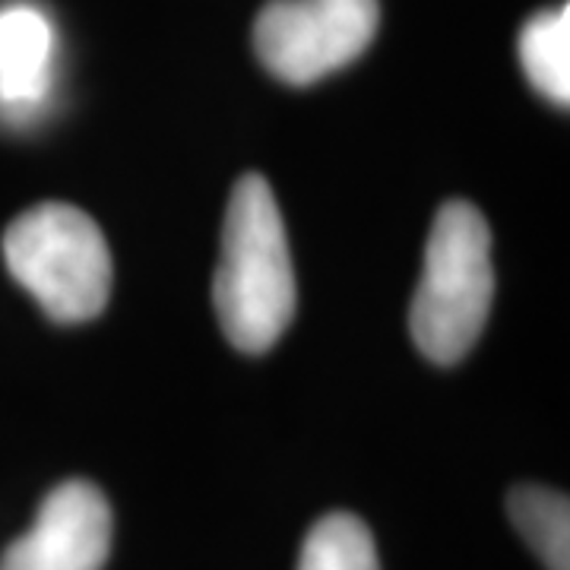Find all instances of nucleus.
I'll return each mask as SVG.
<instances>
[{
	"label": "nucleus",
	"mask_w": 570,
	"mask_h": 570,
	"mask_svg": "<svg viewBox=\"0 0 570 570\" xmlns=\"http://www.w3.org/2000/svg\"><path fill=\"white\" fill-rule=\"evenodd\" d=\"M520 63L539 96L551 105H570V7H549L527 20L520 41Z\"/></svg>",
	"instance_id": "0eeeda50"
},
{
	"label": "nucleus",
	"mask_w": 570,
	"mask_h": 570,
	"mask_svg": "<svg viewBox=\"0 0 570 570\" xmlns=\"http://www.w3.org/2000/svg\"><path fill=\"white\" fill-rule=\"evenodd\" d=\"M298 570H381L374 535L352 513H326L307 532Z\"/></svg>",
	"instance_id": "1a4fd4ad"
},
{
	"label": "nucleus",
	"mask_w": 570,
	"mask_h": 570,
	"mask_svg": "<svg viewBox=\"0 0 570 570\" xmlns=\"http://www.w3.org/2000/svg\"><path fill=\"white\" fill-rule=\"evenodd\" d=\"M213 302L225 340L247 355L276 346L295 317L298 285L288 235L273 187L261 175H245L232 190Z\"/></svg>",
	"instance_id": "f257e3e1"
},
{
	"label": "nucleus",
	"mask_w": 570,
	"mask_h": 570,
	"mask_svg": "<svg viewBox=\"0 0 570 570\" xmlns=\"http://www.w3.org/2000/svg\"><path fill=\"white\" fill-rule=\"evenodd\" d=\"M381 0H269L254 22V51L276 80L314 86L365 55Z\"/></svg>",
	"instance_id": "20e7f679"
},
{
	"label": "nucleus",
	"mask_w": 570,
	"mask_h": 570,
	"mask_svg": "<svg viewBox=\"0 0 570 570\" xmlns=\"http://www.w3.org/2000/svg\"><path fill=\"white\" fill-rule=\"evenodd\" d=\"M3 261L17 283L58 324L99 317L111 295V250L89 213L39 204L3 232Z\"/></svg>",
	"instance_id": "7ed1b4c3"
},
{
	"label": "nucleus",
	"mask_w": 570,
	"mask_h": 570,
	"mask_svg": "<svg viewBox=\"0 0 570 570\" xmlns=\"http://www.w3.org/2000/svg\"><path fill=\"white\" fill-rule=\"evenodd\" d=\"M494 298L491 232L466 200L438 209L425 247V269L409 307V330L434 365H456L489 324Z\"/></svg>",
	"instance_id": "f03ea898"
},
{
	"label": "nucleus",
	"mask_w": 570,
	"mask_h": 570,
	"mask_svg": "<svg viewBox=\"0 0 570 570\" xmlns=\"http://www.w3.org/2000/svg\"><path fill=\"white\" fill-rule=\"evenodd\" d=\"M508 513L549 570H570V504L568 494L542 485L510 491Z\"/></svg>",
	"instance_id": "6e6552de"
},
{
	"label": "nucleus",
	"mask_w": 570,
	"mask_h": 570,
	"mask_svg": "<svg viewBox=\"0 0 570 570\" xmlns=\"http://www.w3.org/2000/svg\"><path fill=\"white\" fill-rule=\"evenodd\" d=\"M58 26L32 0L0 3V127L29 130L51 115L58 92Z\"/></svg>",
	"instance_id": "423d86ee"
},
{
	"label": "nucleus",
	"mask_w": 570,
	"mask_h": 570,
	"mask_svg": "<svg viewBox=\"0 0 570 570\" xmlns=\"http://www.w3.org/2000/svg\"><path fill=\"white\" fill-rule=\"evenodd\" d=\"M111 551V508L92 482L70 479L41 501L32 530L0 558V570H102Z\"/></svg>",
	"instance_id": "39448f33"
}]
</instances>
